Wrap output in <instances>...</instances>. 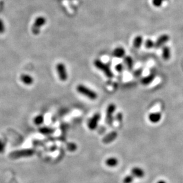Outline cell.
<instances>
[{
	"label": "cell",
	"mask_w": 183,
	"mask_h": 183,
	"mask_svg": "<svg viewBox=\"0 0 183 183\" xmlns=\"http://www.w3.org/2000/svg\"><path fill=\"white\" fill-rule=\"evenodd\" d=\"M169 36L168 34H162L158 38L156 41L155 42V47L156 48H159L163 47L167 42L169 41Z\"/></svg>",
	"instance_id": "ba28073f"
},
{
	"label": "cell",
	"mask_w": 183,
	"mask_h": 183,
	"mask_svg": "<svg viewBox=\"0 0 183 183\" xmlns=\"http://www.w3.org/2000/svg\"><path fill=\"white\" fill-rule=\"evenodd\" d=\"M93 64L96 68L102 71L107 77L112 79L114 77V74L109 66L102 62L100 59H96L93 62Z\"/></svg>",
	"instance_id": "7a4b0ae2"
},
{
	"label": "cell",
	"mask_w": 183,
	"mask_h": 183,
	"mask_svg": "<svg viewBox=\"0 0 183 183\" xmlns=\"http://www.w3.org/2000/svg\"><path fill=\"white\" fill-rule=\"evenodd\" d=\"M162 118V115L160 113H152L149 115V119L152 123H159Z\"/></svg>",
	"instance_id": "4fadbf2b"
},
{
	"label": "cell",
	"mask_w": 183,
	"mask_h": 183,
	"mask_svg": "<svg viewBox=\"0 0 183 183\" xmlns=\"http://www.w3.org/2000/svg\"><path fill=\"white\" fill-rule=\"evenodd\" d=\"M118 136V133L116 132L113 131L107 134L102 139V142L105 144H108L113 141H114Z\"/></svg>",
	"instance_id": "9c48e42d"
},
{
	"label": "cell",
	"mask_w": 183,
	"mask_h": 183,
	"mask_svg": "<svg viewBox=\"0 0 183 183\" xmlns=\"http://www.w3.org/2000/svg\"><path fill=\"white\" fill-rule=\"evenodd\" d=\"M116 105L114 103H110L106 111V117H105V122L109 126H111L113 123L114 119V114L116 111Z\"/></svg>",
	"instance_id": "3957f363"
},
{
	"label": "cell",
	"mask_w": 183,
	"mask_h": 183,
	"mask_svg": "<svg viewBox=\"0 0 183 183\" xmlns=\"http://www.w3.org/2000/svg\"><path fill=\"white\" fill-rule=\"evenodd\" d=\"M134 178V177L133 175H128L124 178L123 182V183H132Z\"/></svg>",
	"instance_id": "603a6c76"
},
{
	"label": "cell",
	"mask_w": 183,
	"mask_h": 183,
	"mask_svg": "<svg viewBox=\"0 0 183 183\" xmlns=\"http://www.w3.org/2000/svg\"><path fill=\"white\" fill-rule=\"evenodd\" d=\"M44 121V116L42 115H38L33 118V123L36 126H40Z\"/></svg>",
	"instance_id": "ffe728a7"
},
{
	"label": "cell",
	"mask_w": 183,
	"mask_h": 183,
	"mask_svg": "<svg viewBox=\"0 0 183 183\" xmlns=\"http://www.w3.org/2000/svg\"><path fill=\"white\" fill-rule=\"evenodd\" d=\"M46 23V19L45 18L43 17H38L34 24L33 27L32 28V31L34 34H38L40 32V29L41 27H42Z\"/></svg>",
	"instance_id": "5b68a950"
},
{
	"label": "cell",
	"mask_w": 183,
	"mask_h": 183,
	"mask_svg": "<svg viewBox=\"0 0 183 183\" xmlns=\"http://www.w3.org/2000/svg\"><path fill=\"white\" fill-rule=\"evenodd\" d=\"M123 119V115L121 113H118L116 115V119L119 123H121Z\"/></svg>",
	"instance_id": "4316f807"
},
{
	"label": "cell",
	"mask_w": 183,
	"mask_h": 183,
	"mask_svg": "<svg viewBox=\"0 0 183 183\" xmlns=\"http://www.w3.org/2000/svg\"><path fill=\"white\" fill-rule=\"evenodd\" d=\"M162 58L164 60H169L171 58V50L168 47L165 46L162 48Z\"/></svg>",
	"instance_id": "ac0fdd59"
},
{
	"label": "cell",
	"mask_w": 183,
	"mask_h": 183,
	"mask_svg": "<svg viewBox=\"0 0 183 183\" xmlns=\"http://www.w3.org/2000/svg\"><path fill=\"white\" fill-rule=\"evenodd\" d=\"M163 1H165V0H163Z\"/></svg>",
	"instance_id": "4dcf8cb0"
},
{
	"label": "cell",
	"mask_w": 183,
	"mask_h": 183,
	"mask_svg": "<svg viewBox=\"0 0 183 183\" xmlns=\"http://www.w3.org/2000/svg\"><path fill=\"white\" fill-rule=\"evenodd\" d=\"M4 32V26L1 21H0V33H3Z\"/></svg>",
	"instance_id": "f1b7e54d"
},
{
	"label": "cell",
	"mask_w": 183,
	"mask_h": 183,
	"mask_svg": "<svg viewBox=\"0 0 183 183\" xmlns=\"http://www.w3.org/2000/svg\"><path fill=\"white\" fill-rule=\"evenodd\" d=\"M132 174L134 177L142 178L145 176L144 171L139 167H134L132 169Z\"/></svg>",
	"instance_id": "7c38bea8"
},
{
	"label": "cell",
	"mask_w": 183,
	"mask_h": 183,
	"mask_svg": "<svg viewBox=\"0 0 183 183\" xmlns=\"http://www.w3.org/2000/svg\"><path fill=\"white\" fill-rule=\"evenodd\" d=\"M34 150L33 149H25L16 151L11 154V156L15 158H19V157H26V156H32L34 154Z\"/></svg>",
	"instance_id": "52a82bcc"
},
{
	"label": "cell",
	"mask_w": 183,
	"mask_h": 183,
	"mask_svg": "<svg viewBox=\"0 0 183 183\" xmlns=\"http://www.w3.org/2000/svg\"><path fill=\"white\" fill-rule=\"evenodd\" d=\"M163 0H152L153 5L156 7H159L162 5Z\"/></svg>",
	"instance_id": "cb8c5ba5"
},
{
	"label": "cell",
	"mask_w": 183,
	"mask_h": 183,
	"mask_svg": "<svg viewBox=\"0 0 183 183\" xmlns=\"http://www.w3.org/2000/svg\"><path fill=\"white\" fill-rule=\"evenodd\" d=\"M66 147L67 149L70 152H74L77 148V146L76 145V144H75L74 143H72V142L68 143L67 144Z\"/></svg>",
	"instance_id": "44dd1931"
},
{
	"label": "cell",
	"mask_w": 183,
	"mask_h": 183,
	"mask_svg": "<svg viewBox=\"0 0 183 183\" xmlns=\"http://www.w3.org/2000/svg\"><path fill=\"white\" fill-rule=\"evenodd\" d=\"M155 79V74L153 73H151L149 75L142 78L141 80V83L142 84L146 86L152 83Z\"/></svg>",
	"instance_id": "9a60e30c"
},
{
	"label": "cell",
	"mask_w": 183,
	"mask_h": 183,
	"mask_svg": "<svg viewBox=\"0 0 183 183\" xmlns=\"http://www.w3.org/2000/svg\"><path fill=\"white\" fill-rule=\"evenodd\" d=\"M115 69L116 70L117 72L118 73H122L123 70H124V66L123 64L121 63H119L118 64H116V66H115Z\"/></svg>",
	"instance_id": "d4e9b609"
},
{
	"label": "cell",
	"mask_w": 183,
	"mask_h": 183,
	"mask_svg": "<svg viewBox=\"0 0 183 183\" xmlns=\"http://www.w3.org/2000/svg\"><path fill=\"white\" fill-rule=\"evenodd\" d=\"M100 114L96 113L89 119L87 124V126L90 130L93 131L96 129L98 126V123L100 122Z\"/></svg>",
	"instance_id": "8992f818"
},
{
	"label": "cell",
	"mask_w": 183,
	"mask_h": 183,
	"mask_svg": "<svg viewBox=\"0 0 183 183\" xmlns=\"http://www.w3.org/2000/svg\"><path fill=\"white\" fill-rule=\"evenodd\" d=\"M143 44V37L142 36H137L134 38L133 39V47L136 48H140Z\"/></svg>",
	"instance_id": "2e32d148"
},
{
	"label": "cell",
	"mask_w": 183,
	"mask_h": 183,
	"mask_svg": "<svg viewBox=\"0 0 183 183\" xmlns=\"http://www.w3.org/2000/svg\"><path fill=\"white\" fill-rule=\"evenodd\" d=\"M5 143L0 139V153H2L5 149Z\"/></svg>",
	"instance_id": "83f0119b"
},
{
	"label": "cell",
	"mask_w": 183,
	"mask_h": 183,
	"mask_svg": "<svg viewBox=\"0 0 183 183\" xmlns=\"http://www.w3.org/2000/svg\"><path fill=\"white\" fill-rule=\"evenodd\" d=\"M157 183H166L164 180H160V181H159Z\"/></svg>",
	"instance_id": "f546056e"
},
{
	"label": "cell",
	"mask_w": 183,
	"mask_h": 183,
	"mask_svg": "<svg viewBox=\"0 0 183 183\" xmlns=\"http://www.w3.org/2000/svg\"><path fill=\"white\" fill-rule=\"evenodd\" d=\"M56 70L60 80L63 82L66 81L68 79V74L66 67L63 63H59L56 66Z\"/></svg>",
	"instance_id": "277c9868"
},
{
	"label": "cell",
	"mask_w": 183,
	"mask_h": 183,
	"mask_svg": "<svg viewBox=\"0 0 183 183\" xmlns=\"http://www.w3.org/2000/svg\"><path fill=\"white\" fill-rule=\"evenodd\" d=\"M142 73H143V69H142V68H139V69L136 70L134 72L133 75H134V76L137 77L140 76L142 75Z\"/></svg>",
	"instance_id": "484cf974"
},
{
	"label": "cell",
	"mask_w": 183,
	"mask_h": 183,
	"mask_svg": "<svg viewBox=\"0 0 183 183\" xmlns=\"http://www.w3.org/2000/svg\"><path fill=\"white\" fill-rule=\"evenodd\" d=\"M20 80L22 83H24L26 85H31L33 83L34 79L33 77L28 74H23L20 76Z\"/></svg>",
	"instance_id": "30bf717a"
},
{
	"label": "cell",
	"mask_w": 183,
	"mask_h": 183,
	"mask_svg": "<svg viewBox=\"0 0 183 183\" xmlns=\"http://www.w3.org/2000/svg\"><path fill=\"white\" fill-rule=\"evenodd\" d=\"M105 162H106V164L107 166L114 167L118 165V161L116 158L111 157V158H109L108 159H107Z\"/></svg>",
	"instance_id": "d6986e66"
},
{
	"label": "cell",
	"mask_w": 183,
	"mask_h": 183,
	"mask_svg": "<svg viewBox=\"0 0 183 183\" xmlns=\"http://www.w3.org/2000/svg\"><path fill=\"white\" fill-rule=\"evenodd\" d=\"M145 47L148 49H151L155 47V42L150 39H148L145 42Z\"/></svg>",
	"instance_id": "7402d4cb"
},
{
	"label": "cell",
	"mask_w": 183,
	"mask_h": 183,
	"mask_svg": "<svg viewBox=\"0 0 183 183\" xmlns=\"http://www.w3.org/2000/svg\"><path fill=\"white\" fill-rule=\"evenodd\" d=\"M113 54L114 57L118 58H124L126 55V50L121 47H118L115 48L113 51Z\"/></svg>",
	"instance_id": "8fae6325"
},
{
	"label": "cell",
	"mask_w": 183,
	"mask_h": 183,
	"mask_svg": "<svg viewBox=\"0 0 183 183\" xmlns=\"http://www.w3.org/2000/svg\"><path fill=\"white\" fill-rule=\"evenodd\" d=\"M124 63L127 67L129 71H132L134 66V61L132 57L127 55L124 57Z\"/></svg>",
	"instance_id": "5bb4252c"
},
{
	"label": "cell",
	"mask_w": 183,
	"mask_h": 183,
	"mask_svg": "<svg viewBox=\"0 0 183 183\" xmlns=\"http://www.w3.org/2000/svg\"><path fill=\"white\" fill-rule=\"evenodd\" d=\"M76 90L78 93L89 98V100H95L98 98V94L96 92L83 84H79L77 86Z\"/></svg>",
	"instance_id": "6da1fadb"
},
{
	"label": "cell",
	"mask_w": 183,
	"mask_h": 183,
	"mask_svg": "<svg viewBox=\"0 0 183 183\" xmlns=\"http://www.w3.org/2000/svg\"><path fill=\"white\" fill-rule=\"evenodd\" d=\"M55 129L48 127H43L39 129V132L43 135H50L55 132Z\"/></svg>",
	"instance_id": "e0dca14e"
}]
</instances>
